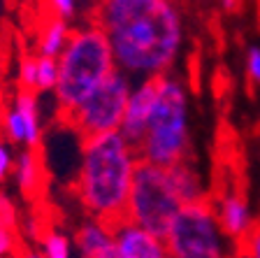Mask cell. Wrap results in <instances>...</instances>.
Instances as JSON below:
<instances>
[{"label": "cell", "mask_w": 260, "mask_h": 258, "mask_svg": "<svg viewBox=\"0 0 260 258\" xmlns=\"http://www.w3.org/2000/svg\"><path fill=\"white\" fill-rule=\"evenodd\" d=\"M140 161L160 167L190 161L193 130H190V98L184 79L165 75L156 79V102L144 135L135 145Z\"/></svg>", "instance_id": "cell-3"}, {"label": "cell", "mask_w": 260, "mask_h": 258, "mask_svg": "<svg viewBox=\"0 0 260 258\" xmlns=\"http://www.w3.org/2000/svg\"><path fill=\"white\" fill-rule=\"evenodd\" d=\"M70 21L49 16L47 21L42 23L38 33V42H35V54L38 56H49V59H58L60 51L65 49L68 40H70Z\"/></svg>", "instance_id": "cell-13"}, {"label": "cell", "mask_w": 260, "mask_h": 258, "mask_svg": "<svg viewBox=\"0 0 260 258\" xmlns=\"http://www.w3.org/2000/svg\"><path fill=\"white\" fill-rule=\"evenodd\" d=\"M16 3H21V5H26V3H28V0H16Z\"/></svg>", "instance_id": "cell-26"}, {"label": "cell", "mask_w": 260, "mask_h": 258, "mask_svg": "<svg viewBox=\"0 0 260 258\" xmlns=\"http://www.w3.org/2000/svg\"><path fill=\"white\" fill-rule=\"evenodd\" d=\"M16 258H44L42 253H40V249H32V247H23L21 249V253Z\"/></svg>", "instance_id": "cell-23"}, {"label": "cell", "mask_w": 260, "mask_h": 258, "mask_svg": "<svg viewBox=\"0 0 260 258\" xmlns=\"http://www.w3.org/2000/svg\"><path fill=\"white\" fill-rule=\"evenodd\" d=\"M38 242H40V253L44 258H75L72 237L68 233H63L60 228L47 226Z\"/></svg>", "instance_id": "cell-16"}, {"label": "cell", "mask_w": 260, "mask_h": 258, "mask_svg": "<svg viewBox=\"0 0 260 258\" xmlns=\"http://www.w3.org/2000/svg\"><path fill=\"white\" fill-rule=\"evenodd\" d=\"M137 165V149L121 133L81 140L75 175V198L81 212L109 226L123 219Z\"/></svg>", "instance_id": "cell-2"}, {"label": "cell", "mask_w": 260, "mask_h": 258, "mask_svg": "<svg viewBox=\"0 0 260 258\" xmlns=\"http://www.w3.org/2000/svg\"><path fill=\"white\" fill-rule=\"evenodd\" d=\"M88 14L125 77L142 81L174 72L186 44L184 14L174 0H95Z\"/></svg>", "instance_id": "cell-1"}, {"label": "cell", "mask_w": 260, "mask_h": 258, "mask_svg": "<svg viewBox=\"0 0 260 258\" xmlns=\"http://www.w3.org/2000/svg\"><path fill=\"white\" fill-rule=\"evenodd\" d=\"M44 3H47L49 14L63 21H70L79 14V0H44Z\"/></svg>", "instance_id": "cell-19"}, {"label": "cell", "mask_w": 260, "mask_h": 258, "mask_svg": "<svg viewBox=\"0 0 260 258\" xmlns=\"http://www.w3.org/2000/svg\"><path fill=\"white\" fill-rule=\"evenodd\" d=\"M214 212L225 233L233 242L249 240V235L255 231V219L249 200L239 191H223L218 200L214 203Z\"/></svg>", "instance_id": "cell-10"}, {"label": "cell", "mask_w": 260, "mask_h": 258, "mask_svg": "<svg viewBox=\"0 0 260 258\" xmlns=\"http://www.w3.org/2000/svg\"><path fill=\"white\" fill-rule=\"evenodd\" d=\"M170 258H233V240L223 233L209 198L186 205L165 233Z\"/></svg>", "instance_id": "cell-6"}, {"label": "cell", "mask_w": 260, "mask_h": 258, "mask_svg": "<svg viewBox=\"0 0 260 258\" xmlns=\"http://www.w3.org/2000/svg\"><path fill=\"white\" fill-rule=\"evenodd\" d=\"M14 179H16V186L21 191L23 195L32 198V195L40 193L42 188V161H40L38 151L32 149H23L14 161Z\"/></svg>", "instance_id": "cell-14"}, {"label": "cell", "mask_w": 260, "mask_h": 258, "mask_svg": "<svg viewBox=\"0 0 260 258\" xmlns=\"http://www.w3.org/2000/svg\"><path fill=\"white\" fill-rule=\"evenodd\" d=\"M153 102H156V79L133 81V91H130L128 105H125L123 124H121V130H119L133 147L144 135L149 117L153 112Z\"/></svg>", "instance_id": "cell-11"}, {"label": "cell", "mask_w": 260, "mask_h": 258, "mask_svg": "<svg viewBox=\"0 0 260 258\" xmlns=\"http://www.w3.org/2000/svg\"><path fill=\"white\" fill-rule=\"evenodd\" d=\"M72 244H75L79 258H93L98 253H103L105 249L112 247V226L105 223V221L98 219H84L79 223V228L75 231L72 237Z\"/></svg>", "instance_id": "cell-12"}, {"label": "cell", "mask_w": 260, "mask_h": 258, "mask_svg": "<svg viewBox=\"0 0 260 258\" xmlns=\"http://www.w3.org/2000/svg\"><path fill=\"white\" fill-rule=\"evenodd\" d=\"M93 258H119V253L114 251V244L109 249H105L103 253H98V256H93Z\"/></svg>", "instance_id": "cell-25"}, {"label": "cell", "mask_w": 260, "mask_h": 258, "mask_svg": "<svg viewBox=\"0 0 260 258\" xmlns=\"http://www.w3.org/2000/svg\"><path fill=\"white\" fill-rule=\"evenodd\" d=\"M130 91H133V79L116 70L60 121L77 130L81 140L119 133Z\"/></svg>", "instance_id": "cell-7"}, {"label": "cell", "mask_w": 260, "mask_h": 258, "mask_svg": "<svg viewBox=\"0 0 260 258\" xmlns=\"http://www.w3.org/2000/svg\"><path fill=\"white\" fill-rule=\"evenodd\" d=\"M112 242L119 258H170L165 237L128 219H121L112 226Z\"/></svg>", "instance_id": "cell-9"}, {"label": "cell", "mask_w": 260, "mask_h": 258, "mask_svg": "<svg viewBox=\"0 0 260 258\" xmlns=\"http://www.w3.org/2000/svg\"><path fill=\"white\" fill-rule=\"evenodd\" d=\"M249 258H260V228H255L249 235Z\"/></svg>", "instance_id": "cell-22"}, {"label": "cell", "mask_w": 260, "mask_h": 258, "mask_svg": "<svg viewBox=\"0 0 260 258\" xmlns=\"http://www.w3.org/2000/svg\"><path fill=\"white\" fill-rule=\"evenodd\" d=\"M218 3H221V7L225 12H235L239 7V0H218Z\"/></svg>", "instance_id": "cell-24"}, {"label": "cell", "mask_w": 260, "mask_h": 258, "mask_svg": "<svg viewBox=\"0 0 260 258\" xmlns=\"http://www.w3.org/2000/svg\"><path fill=\"white\" fill-rule=\"evenodd\" d=\"M16 81H19V89H21V91L35 93V84H38V54H28L19 61Z\"/></svg>", "instance_id": "cell-18"}, {"label": "cell", "mask_w": 260, "mask_h": 258, "mask_svg": "<svg viewBox=\"0 0 260 258\" xmlns=\"http://www.w3.org/2000/svg\"><path fill=\"white\" fill-rule=\"evenodd\" d=\"M14 151H12V145L5 140H0V186L7 182L12 172H14Z\"/></svg>", "instance_id": "cell-20"}, {"label": "cell", "mask_w": 260, "mask_h": 258, "mask_svg": "<svg viewBox=\"0 0 260 258\" xmlns=\"http://www.w3.org/2000/svg\"><path fill=\"white\" fill-rule=\"evenodd\" d=\"M0 130H3V140L10 142L12 147L38 151L44 133L38 93L19 89L0 112Z\"/></svg>", "instance_id": "cell-8"}, {"label": "cell", "mask_w": 260, "mask_h": 258, "mask_svg": "<svg viewBox=\"0 0 260 258\" xmlns=\"http://www.w3.org/2000/svg\"><path fill=\"white\" fill-rule=\"evenodd\" d=\"M21 231L14 205L0 195V258H16L21 253Z\"/></svg>", "instance_id": "cell-15"}, {"label": "cell", "mask_w": 260, "mask_h": 258, "mask_svg": "<svg viewBox=\"0 0 260 258\" xmlns=\"http://www.w3.org/2000/svg\"><path fill=\"white\" fill-rule=\"evenodd\" d=\"M184 207L186 200L181 195L172 167L140 161L128 193L123 219L165 237L168 228L172 226V221Z\"/></svg>", "instance_id": "cell-5"}, {"label": "cell", "mask_w": 260, "mask_h": 258, "mask_svg": "<svg viewBox=\"0 0 260 258\" xmlns=\"http://www.w3.org/2000/svg\"><path fill=\"white\" fill-rule=\"evenodd\" d=\"M56 63H58V81L54 89V100L58 119H65L112 72H116L107 38L93 23H81L72 28L70 40Z\"/></svg>", "instance_id": "cell-4"}, {"label": "cell", "mask_w": 260, "mask_h": 258, "mask_svg": "<svg viewBox=\"0 0 260 258\" xmlns=\"http://www.w3.org/2000/svg\"><path fill=\"white\" fill-rule=\"evenodd\" d=\"M244 68H246V77L251 84H260V47L246 49V59H244Z\"/></svg>", "instance_id": "cell-21"}, {"label": "cell", "mask_w": 260, "mask_h": 258, "mask_svg": "<svg viewBox=\"0 0 260 258\" xmlns=\"http://www.w3.org/2000/svg\"><path fill=\"white\" fill-rule=\"evenodd\" d=\"M56 81H58V63L49 56H38V84L35 93H54Z\"/></svg>", "instance_id": "cell-17"}]
</instances>
